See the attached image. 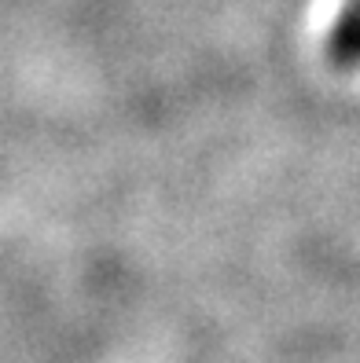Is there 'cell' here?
Segmentation results:
<instances>
[{
    "instance_id": "1",
    "label": "cell",
    "mask_w": 360,
    "mask_h": 363,
    "mask_svg": "<svg viewBox=\"0 0 360 363\" xmlns=\"http://www.w3.org/2000/svg\"><path fill=\"white\" fill-rule=\"evenodd\" d=\"M331 45H334V52L342 55L346 62L360 67V0H346L342 15H338V26H334Z\"/></svg>"
}]
</instances>
